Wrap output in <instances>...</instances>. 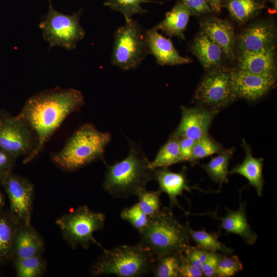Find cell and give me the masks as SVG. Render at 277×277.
Segmentation results:
<instances>
[{
	"instance_id": "39",
	"label": "cell",
	"mask_w": 277,
	"mask_h": 277,
	"mask_svg": "<svg viewBox=\"0 0 277 277\" xmlns=\"http://www.w3.org/2000/svg\"><path fill=\"white\" fill-rule=\"evenodd\" d=\"M182 4L191 15H200L212 11L206 0H177Z\"/></svg>"
},
{
	"instance_id": "29",
	"label": "cell",
	"mask_w": 277,
	"mask_h": 277,
	"mask_svg": "<svg viewBox=\"0 0 277 277\" xmlns=\"http://www.w3.org/2000/svg\"><path fill=\"white\" fill-rule=\"evenodd\" d=\"M179 138L170 135L166 143L160 149L154 159L150 162V167L152 169L168 167L182 162L179 150Z\"/></svg>"
},
{
	"instance_id": "28",
	"label": "cell",
	"mask_w": 277,
	"mask_h": 277,
	"mask_svg": "<svg viewBox=\"0 0 277 277\" xmlns=\"http://www.w3.org/2000/svg\"><path fill=\"white\" fill-rule=\"evenodd\" d=\"M186 225L190 235L196 246L209 251L219 252L225 254H232L234 250L219 240V233L208 232L204 229L195 230L191 228L189 223Z\"/></svg>"
},
{
	"instance_id": "5",
	"label": "cell",
	"mask_w": 277,
	"mask_h": 277,
	"mask_svg": "<svg viewBox=\"0 0 277 277\" xmlns=\"http://www.w3.org/2000/svg\"><path fill=\"white\" fill-rule=\"evenodd\" d=\"M140 243L154 255L184 252L190 245L187 226L180 223L167 207L149 217L145 228L139 232Z\"/></svg>"
},
{
	"instance_id": "19",
	"label": "cell",
	"mask_w": 277,
	"mask_h": 277,
	"mask_svg": "<svg viewBox=\"0 0 277 277\" xmlns=\"http://www.w3.org/2000/svg\"><path fill=\"white\" fill-rule=\"evenodd\" d=\"M201 27L202 32L222 49L227 58H234L235 35L230 23L217 17H209L202 21Z\"/></svg>"
},
{
	"instance_id": "13",
	"label": "cell",
	"mask_w": 277,
	"mask_h": 277,
	"mask_svg": "<svg viewBox=\"0 0 277 277\" xmlns=\"http://www.w3.org/2000/svg\"><path fill=\"white\" fill-rule=\"evenodd\" d=\"M181 119L176 129L170 135L177 138L188 137L195 141L208 134L212 122L219 112L201 106H181Z\"/></svg>"
},
{
	"instance_id": "34",
	"label": "cell",
	"mask_w": 277,
	"mask_h": 277,
	"mask_svg": "<svg viewBox=\"0 0 277 277\" xmlns=\"http://www.w3.org/2000/svg\"><path fill=\"white\" fill-rule=\"evenodd\" d=\"M243 270V264L237 255L223 254L217 266L216 276L231 277Z\"/></svg>"
},
{
	"instance_id": "44",
	"label": "cell",
	"mask_w": 277,
	"mask_h": 277,
	"mask_svg": "<svg viewBox=\"0 0 277 277\" xmlns=\"http://www.w3.org/2000/svg\"><path fill=\"white\" fill-rule=\"evenodd\" d=\"M0 273H1V272H0Z\"/></svg>"
},
{
	"instance_id": "7",
	"label": "cell",
	"mask_w": 277,
	"mask_h": 277,
	"mask_svg": "<svg viewBox=\"0 0 277 277\" xmlns=\"http://www.w3.org/2000/svg\"><path fill=\"white\" fill-rule=\"evenodd\" d=\"M105 219L103 213L83 205L63 215L55 223L61 229L64 239L72 248L81 246L87 249L91 244H95L103 249L95 239L93 233L103 229Z\"/></svg>"
},
{
	"instance_id": "38",
	"label": "cell",
	"mask_w": 277,
	"mask_h": 277,
	"mask_svg": "<svg viewBox=\"0 0 277 277\" xmlns=\"http://www.w3.org/2000/svg\"><path fill=\"white\" fill-rule=\"evenodd\" d=\"M223 254L219 252L210 251L208 258L201 267L204 276H216L217 266Z\"/></svg>"
},
{
	"instance_id": "24",
	"label": "cell",
	"mask_w": 277,
	"mask_h": 277,
	"mask_svg": "<svg viewBox=\"0 0 277 277\" xmlns=\"http://www.w3.org/2000/svg\"><path fill=\"white\" fill-rule=\"evenodd\" d=\"M18 224L9 210L0 209V263H6L11 260L12 245Z\"/></svg>"
},
{
	"instance_id": "41",
	"label": "cell",
	"mask_w": 277,
	"mask_h": 277,
	"mask_svg": "<svg viewBox=\"0 0 277 277\" xmlns=\"http://www.w3.org/2000/svg\"><path fill=\"white\" fill-rule=\"evenodd\" d=\"M204 275L201 270L193 266L184 255L180 270V277H201Z\"/></svg>"
},
{
	"instance_id": "8",
	"label": "cell",
	"mask_w": 277,
	"mask_h": 277,
	"mask_svg": "<svg viewBox=\"0 0 277 277\" xmlns=\"http://www.w3.org/2000/svg\"><path fill=\"white\" fill-rule=\"evenodd\" d=\"M48 12L42 16L38 25L43 38L50 48L58 47L66 50L75 48L77 43L85 35L80 24L83 10L68 15L55 9L51 0H48Z\"/></svg>"
},
{
	"instance_id": "9",
	"label": "cell",
	"mask_w": 277,
	"mask_h": 277,
	"mask_svg": "<svg viewBox=\"0 0 277 277\" xmlns=\"http://www.w3.org/2000/svg\"><path fill=\"white\" fill-rule=\"evenodd\" d=\"M37 145L36 135L28 124L16 115L0 110V147L17 157L30 154Z\"/></svg>"
},
{
	"instance_id": "17",
	"label": "cell",
	"mask_w": 277,
	"mask_h": 277,
	"mask_svg": "<svg viewBox=\"0 0 277 277\" xmlns=\"http://www.w3.org/2000/svg\"><path fill=\"white\" fill-rule=\"evenodd\" d=\"M238 65L239 69L249 73L276 76L275 46L255 51H240Z\"/></svg>"
},
{
	"instance_id": "35",
	"label": "cell",
	"mask_w": 277,
	"mask_h": 277,
	"mask_svg": "<svg viewBox=\"0 0 277 277\" xmlns=\"http://www.w3.org/2000/svg\"><path fill=\"white\" fill-rule=\"evenodd\" d=\"M120 215L123 220L129 222L138 232L147 225L149 219L140 208L137 203L124 208Z\"/></svg>"
},
{
	"instance_id": "37",
	"label": "cell",
	"mask_w": 277,
	"mask_h": 277,
	"mask_svg": "<svg viewBox=\"0 0 277 277\" xmlns=\"http://www.w3.org/2000/svg\"><path fill=\"white\" fill-rule=\"evenodd\" d=\"M16 158L0 147V185L12 173Z\"/></svg>"
},
{
	"instance_id": "36",
	"label": "cell",
	"mask_w": 277,
	"mask_h": 277,
	"mask_svg": "<svg viewBox=\"0 0 277 277\" xmlns=\"http://www.w3.org/2000/svg\"><path fill=\"white\" fill-rule=\"evenodd\" d=\"M210 251L197 246L190 245L184 252L185 258L195 267L201 269Z\"/></svg>"
},
{
	"instance_id": "26",
	"label": "cell",
	"mask_w": 277,
	"mask_h": 277,
	"mask_svg": "<svg viewBox=\"0 0 277 277\" xmlns=\"http://www.w3.org/2000/svg\"><path fill=\"white\" fill-rule=\"evenodd\" d=\"M184 252H170L156 256L152 272L155 277H180Z\"/></svg>"
},
{
	"instance_id": "23",
	"label": "cell",
	"mask_w": 277,
	"mask_h": 277,
	"mask_svg": "<svg viewBox=\"0 0 277 277\" xmlns=\"http://www.w3.org/2000/svg\"><path fill=\"white\" fill-rule=\"evenodd\" d=\"M192 50L206 69L219 65L225 55L222 49L203 32L195 38Z\"/></svg>"
},
{
	"instance_id": "33",
	"label": "cell",
	"mask_w": 277,
	"mask_h": 277,
	"mask_svg": "<svg viewBox=\"0 0 277 277\" xmlns=\"http://www.w3.org/2000/svg\"><path fill=\"white\" fill-rule=\"evenodd\" d=\"M162 193L159 189L149 191L145 188L137 194V204L149 217L155 215L161 210L160 196Z\"/></svg>"
},
{
	"instance_id": "2",
	"label": "cell",
	"mask_w": 277,
	"mask_h": 277,
	"mask_svg": "<svg viewBox=\"0 0 277 277\" xmlns=\"http://www.w3.org/2000/svg\"><path fill=\"white\" fill-rule=\"evenodd\" d=\"M129 150L123 160L112 165L106 164L103 188L113 197L135 195L154 180V169L138 144L128 140Z\"/></svg>"
},
{
	"instance_id": "40",
	"label": "cell",
	"mask_w": 277,
	"mask_h": 277,
	"mask_svg": "<svg viewBox=\"0 0 277 277\" xmlns=\"http://www.w3.org/2000/svg\"><path fill=\"white\" fill-rule=\"evenodd\" d=\"M194 143V140L188 137L180 138L179 150L182 162H190L192 148Z\"/></svg>"
},
{
	"instance_id": "10",
	"label": "cell",
	"mask_w": 277,
	"mask_h": 277,
	"mask_svg": "<svg viewBox=\"0 0 277 277\" xmlns=\"http://www.w3.org/2000/svg\"><path fill=\"white\" fill-rule=\"evenodd\" d=\"M194 99L199 106L218 112L233 102L230 71L218 69L209 72L198 86Z\"/></svg>"
},
{
	"instance_id": "21",
	"label": "cell",
	"mask_w": 277,
	"mask_h": 277,
	"mask_svg": "<svg viewBox=\"0 0 277 277\" xmlns=\"http://www.w3.org/2000/svg\"><path fill=\"white\" fill-rule=\"evenodd\" d=\"M242 147L245 152L244 161L233 167L229 174H239L245 177L249 185L255 189L259 196L263 190L264 180L263 174L264 159L256 158L252 155L250 147L244 139L242 140Z\"/></svg>"
},
{
	"instance_id": "1",
	"label": "cell",
	"mask_w": 277,
	"mask_h": 277,
	"mask_svg": "<svg viewBox=\"0 0 277 277\" xmlns=\"http://www.w3.org/2000/svg\"><path fill=\"white\" fill-rule=\"evenodd\" d=\"M85 103L84 96L79 90L59 87L30 97L16 116L32 129L37 145L32 152L24 158L23 163H28L35 158L67 116L79 110Z\"/></svg>"
},
{
	"instance_id": "3",
	"label": "cell",
	"mask_w": 277,
	"mask_h": 277,
	"mask_svg": "<svg viewBox=\"0 0 277 277\" xmlns=\"http://www.w3.org/2000/svg\"><path fill=\"white\" fill-rule=\"evenodd\" d=\"M111 135L98 130L93 125L81 126L68 140L63 148L51 155L52 162L65 172H74L103 159Z\"/></svg>"
},
{
	"instance_id": "15",
	"label": "cell",
	"mask_w": 277,
	"mask_h": 277,
	"mask_svg": "<svg viewBox=\"0 0 277 277\" xmlns=\"http://www.w3.org/2000/svg\"><path fill=\"white\" fill-rule=\"evenodd\" d=\"M44 249L42 237L31 224L17 226L11 252L13 263L33 256L42 255Z\"/></svg>"
},
{
	"instance_id": "20",
	"label": "cell",
	"mask_w": 277,
	"mask_h": 277,
	"mask_svg": "<svg viewBox=\"0 0 277 277\" xmlns=\"http://www.w3.org/2000/svg\"><path fill=\"white\" fill-rule=\"evenodd\" d=\"M275 28L267 22L255 24L246 30L240 36V51H255L274 45Z\"/></svg>"
},
{
	"instance_id": "22",
	"label": "cell",
	"mask_w": 277,
	"mask_h": 277,
	"mask_svg": "<svg viewBox=\"0 0 277 277\" xmlns=\"http://www.w3.org/2000/svg\"><path fill=\"white\" fill-rule=\"evenodd\" d=\"M191 15L190 11L177 2L172 9L166 13L165 18L154 27L170 37L176 36L185 39L184 31Z\"/></svg>"
},
{
	"instance_id": "31",
	"label": "cell",
	"mask_w": 277,
	"mask_h": 277,
	"mask_svg": "<svg viewBox=\"0 0 277 277\" xmlns=\"http://www.w3.org/2000/svg\"><path fill=\"white\" fill-rule=\"evenodd\" d=\"M224 149L222 146L207 134L195 141L190 163L219 153Z\"/></svg>"
},
{
	"instance_id": "11",
	"label": "cell",
	"mask_w": 277,
	"mask_h": 277,
	"mask_svg": "<svg viewBox=\"0 0 277 277\" xmlns=\"http://www.w3.org/2000/svg\"><path fill=\"white\" fill-rule=\"evenodd\" d=\"M2 185L10 202L9 211L19 225L31 224L34 195L33 184L27 178L10 173Z\"/></svg>"
},
{
	"instance_id": "27",
	"label": "cell",
	"mask_w": 277,
	"mask_h": 277,
	"mask_svg": "<svg viewBox=\"0 0 277 277\" xmlns=\"http://www.w3.org/2000/svg\"><path fill=\"white\" fill-rule=\"evenodd\" d=\"M224 6L238 22L243 23L263 9L265 4L260 0H225Z\"/></svg>"
},
{
	"instance_id": "25",
	"label": "cell",
	"mask_w": 277,
	"mask_h": 277,
	"mask_svg": "<svg viewBox=\"0 0 277 277\" xmlns=\"http://www.w3.org/2000/svg\"><path fill=\"white\" fill-rule=\"evenodd\" d=\"M234 151L233 147L224 149L216 156L212 157L208 163L201 165L210 179L219 184L221 188L223 184L228 182V168Z\"/></svg>"
},
{
	"instance_id": "6",
	"label": "cell",
	"mask_w": 277,
	"mask_h": 277,
	"mask_svg": "<svg viewBox=\"0 0 277 277\" xmlns=\"http://www.w3.org/2000/svg\"><path fill=\"white\" fill-rule=\"evenodd\" d=\"M112 64L123 70L137 67L149 54L146 30L135 20L125 19V24L114 34Z\"/></svg>"
},
{
	"instance_id": "18",
	"label": "cell",
	"mask_w": 277,
	"mask_h": 277,
	"mask_svg": "<svg viewBox=\"0 0 277 277\" xmlns=\"http://www.w3.org/2000/svg\"><path fill=\"white\" fill-rule=\"evenodd\" d=\"M240 197V206L238 210L226 208L227 214L224 217H220L214 212H210L208 214L221 221V228L227 233L238 235L245 243L252 245L256 242L258 236L248 221L246 213L247 203L241 200V195Z\"/></svg>"
},
{
	"instance_id": "32",
	"label": "cell",
	"mask_w": 277,
	"mask_h": 277,
	"mask_svg": "<svg viewBox=\"0 0 277 277\" xmlns=\"http://www.w3.org/2000/svg\"><path fill=\"white\" fill-rule=\"evenodd\" d=\"M154 2L150 0H105L104 5L114 11L121 13L125 19L131 18L136 14H143L146 10L141 4Z\"/></svg>"
},
{
	"instance_id": "16",
	"label": "cell",
	"mask_w": 277,
	"mask_h": 277,
	"mask_svg": "<svg viewBox=\"0 0 277 277\" xmlns=\"http://www.w3.org/2000/svg\"><path fill=\"white\" fill-rule=\"evenodd\" d=\"M149 53L151 54L160 65L187 64L192 62L191 58L181 56L172 41L161 34L154 27L146 30Z\"/></svg>"
},
{
	"instance_id": "4",
	"label": "cell",
	"mask_w": 277,
	"mask_h": 277,
	"mask_svg": "<svg viewBox=\"0 0 277 277\" xmlns=\"http://www.w3.org/2000/svg\"><path fill=\"white\" fill-rule=\"evenodd\" d=\"M103 252L90 268L93 276L114 274L140 277L152 272L156 256L140 242L120 245Z\"/></svg>"
},
{
	"instance_id": "30",
	"label": "cell",
	"mask_w": 277,
	"mask_h": 277,
	"mask_svg": "<svg viewBox=\"0 0 277 277\" xmlns=\"http://www.w3.org/2000/svg\"><path fill=\"white\" fill-rule=\"evenodd\" d=\"M17 277H40L46 271L47 263L42 255L33 256L14 262Z\"/></svg>"
},
{
	"instance_id": "14",
	"label": "cell",
	"mask_w": 277,
	"mask_h": 277,
	"mask_svg": "<svg viewBox=\"0 0 277 277\" xmlns=\"http://www.w3.org/2000/svg\"><path fill=\"white\" fill-rule=\"evenodd\" d=\"M187 168L183 166L182 170L177 172L170 171L168 167L154 169V180L159 184V190L166 193L170 201L171 207L177 206L187 213L178 202L179 196H184V191L191 192L192 189H197L205 192L197 186H190L187 175Z\"/></svg>"
},
{
	"instance_id": "42",
	"label": "cell",
	"mask_w": 277,
	"mask_h": 277,
	"mask_svg": "<svg viewBox=\"0 0 277 277\" xmlns=\"http://www.w3.org/2000/svg\"><path fill=\"white\" fill-rule=\"evenodd\" d=\"M212 11L219 12L225 0H206Z\"/></svg>"
},
{
	"instance_id": "12",
	"label": "cell",
	"mask_w": 277,
	"mask_h": 277,
	"mask_svg": "<svg viewBox=\"0 0 277 277\" xmlns=\"http://www.w3.org/2000/svg\"><path fill=\"white\" fill-rule=\"evenodd\" d=\"M230 77L235 99L249 101H255L264 95L276 82V76L253 74L239 69L230 71Z\"/></svg>"
},
{
	"instance_id": "43",
	"label": "cell",
	"mask_w": 277,
	"mask_h": 277,
	"mask_svg": "<svg viewBox=\"0 0 277 277\" xmlns=\"http://www.w3.org/2000/svg\"><path fill=\"white\" fill-rule=\"evenodd\" d=\"M5 205V197L3 194L0 190V209H3Z\"/></svg>"
}]
</instances>
